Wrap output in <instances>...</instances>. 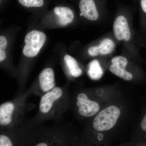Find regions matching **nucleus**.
<instances>
[{
  "label": "nucleus",
  "instance_id": "2eb2a0df",
  "mask_svg": "<svg viewBox=\"0 0 146 146\" xmlns=\"http://www.w3.org/2000/svg\"><path fill=\"white\" fill-rule=\"evenodd\" d=\"M138 142H145L146 139V113L142 118L140 125V132L134 137Z\"/></svg>",
  "mask_w": 146,
  "mask_h": 146
},
{
  "label": "nucleus",
  "instance_id": "1a4fd4ad",
  "mask_svg": "<svg viewBox=\"0 0 146 146\" xmlns=\"http://www.w3.org/2000/svg\"><path fill=\"white\" fill-rule=\"evenodd\" d=\"M79 7L81 13L87 19L94 21L98 18V13L94 0H81Z\"/></svg>",
  "mask_w": 146,
  "mask_h": 146
},
{
  "label": "nucleus",
  "instance_id": "f3484780",
  "mask_svg": "<svg viewBox=\"0 0 146 146\" xmlns=\"http://www.w3.org/2000/svg\"><path fill=\"white\" fill-rule=\"evenodd\" d=\"M72 146H96L92 145L86 140H84L83 138L81 137L80 139L79 138L75 143Z\"/></svg>",
  "mask_w": 146,
  "mask_h": 146
},
{
  "label": "nucleus",
  "instance_id": "a211bd4d",
  "mask_svg": "<svg viewBox=\"0 0 146 146\" xmlns=\"http://www.w3.org/2000/svg\"><path fill=\"white\" fill-rule=\"evenodd\" d=\"M7 42L6 38L3 36H0V50L4 51L7 46Z\"/></svg>",
  "mask_w": 146,
  "mask_h": 146
},
{
  "label": "nucleus",
  "instance_id": "7ed1b4c3",
  "mask_svg": "<svg viewBox=\"0 0 146 146\" xmlns=\"http://www.w3.org/2000/svg\"><path fill=\"white\" fill-rule=\"evenodd\" d=\"M78 139L70 124L63 120L43 125L31 146H72Z\"/></svg>",
  "mask_w": 146,
  "mask_h": 146
},
{
  "label": "nucleus",
  "instance_id": "f8f14e48",
  "mask_svg": "<svg viewBox=\"0 0 146 146\" xmlns=\"http://www.w3.org/2000/svg\"><path fill=\"white\" fill-rule=\"evenodd\" d=\"M88 73L92 79L96 80L101 78L103 74V71L98 60H94L90 62Z\"/></svg>",
  "mask_w": 146,
  "mask_h": 146
},
{
  "label": "nucleus",
  "instance_id": "aec40b11",
  "mask_svg": "<svg viewBox=\"0 0 146 146\" xmlns=\"http://www.w3.org/2000/svg\"><path fill=\"white\" fill-rule=\"evenodd\" d=\"M120 146H146V143L145 142H138L137 143L127 144Z\"/></svg>",
  "mask_w": 146,
  "mask_h": 146
},
{
  "label": "nucleus",
  "instance_id": "9b49d317",
  "mask_svg": "<svg viewBox=\"0 0 146 146\" xmlns=\"http://www.w3.org/2000/svg\"><path fill=\"white\" fill-rule=\"evenodd\" d=\"M64 60L67 71L66 72L69 76L77 78L81 75L82 70L74 58L67 54L64 56Z\"/></svg>",
  "mask_w": 146,
  "mask_h": 146
},
{
  "label": "nucleus",
  "instance_id": "0eeeda50",
  "mask_svg": "<svg viewBox=\"0 0 146 146\" xmlns=\"http://www.w3.org/2000/svg\"><path fill=\"white\" fill-rule=\"evenodd\" d=\"M46 35L42 31H33L27 35L23 53L27 57L36 56L46 42Z\"/></svg>",
  "mask_w": 146,
  "mask_h": 146
},
{
  "label": "nucleus",
  "instance_id": "f03ea898",
  "mask_svg": "<svg viewBox=\"0 0 146 146\" xmlns=\"http://www.w3.org/2000/svg\"><path fill=\"white\" fill-rule=\"evenodd\" d=\"M31 96L28 90L18 93L12 100L0 105V129L13 128L27 119L28 113L35 108L34 104L27 102Z\"/></svg>",
  "mask_w": 146,
  "mask_h": 146
},
{
  "label": "nucleus",
  "instance_id": "9d476101",
  "mask_svg": "<svg viewBox=\"0 0 146 146\" xmlns=\"http://www.w3.org/2000/svg\"><path fill=\"white\" fill-rule=\"evenodd\" d=\"M54 12L58 17V23L61 25H66L74 19V13L68 7H56L54 8Z\"/></svg>",
  "mask_w": 146,
  "mask_h": 146
},
{
  "label": "nucleus",
  "instance_id": "f257e3e1",
  "mask_svg": "<svg viewBox=\"0 0 146 146\" xmlns=\"http://www.w3.org/2000/svg\"><path fill=\"white\" fill-rule=\"evenodd\" d=\"M71 106V99L68 86H55L40 97L37 112L30 120L37 126L47 122L62 121L64 114Z\"/></svg>",
  "mask_w": 146,
  "mask_h": 146
},
{
  "label": "nucleus",
  "instance_id": "423d86ee",
  "mask_svg": "<svg viewBox=\"0 0 146 146\" xmlns=\"http://www.w3.org/2000/svg\"><path fill=\"white\" fill-rule=\"evenodd\" d=\"M54 74L51 68H45L40 73L37 83L28 89L31 96L41 97L55 87Z\"/></svg>",
  "mask_w": 146,
  "mask_h": 146
},
{
  "label": "nucleus",
  "instance_id": "ddd939ff",
  "mask_svg": "<svg viewBox=\"0 0 146 146\" xmlns=\"http://www.w3.org/2000/svg\"><path fill=\"white\" fill-rule=\"evenodd\" d=\"M125 67L121 65L112 64L110 67V72L120 78L126 81H129L133 78L132 74L126 70Z\"/></svg>",
  "mask_w": 146,
  "mask_h": 146
},
{
  "label": "nucleus",
  "instance_id": "5701e85b",
  "mask_svg": "<svg viewBox=\"0 0 146 146\" xmlns=\"http://www.w3.org/2000/svg\"><path fill=\"white\" fill-rule=\"evenodd\" d=\"M80 15L81 16H83V15H82V13H80Z\"/></svg>",
  "mask_w": 146,
  "mask_h": 146
},
{
  "label": "nucleus",
  "instance_id": "412c9836",
  "mask_svg": "<svg viewBox=\"0 0 146 146\" xmlns=\"http://www.w3.org/2000/svg\"><path fill=\"white\" fill-rule=\"evenodd\" d=\"M141 4L142 10L146 14V0H141Z\"/></svg>",
  "mask_w": 146,
  "mask_h": 146
},
{
  "label": "nucleus",
  "instance_id": "6e6552de",
  "mask_svg": "<svg viewBox=\"0 0 146 146\" xmlns=\"http://www.w3.org/2000/svg\"><path fill=\"white\" fill-rule=\"evenodd\" d=\"M115 37L119 40L128 41L131 37V32L127 21L124 16H120L115 19L113 25Z\"/></svg>",
  "mask_w": 146,
  "mask_h": 146
},
{
  "label": "nucleus",
  "instance_id": "39448f33",
  "mask_svg": "<svg viewBox=\"0 0 146 146\" xmlns=\"http://www.w3.org/2000/svg\"><path fill=\"white\" fill-rule=\"evenodd\" d=\"M72 106L74 108L76 115L81 118L93 117L100 110L98 103L91 100L88 93L83 91L76 94L74 99L71 100V107Z\"/></svg>",
  "mask_w": 146,
  "mask_h": 146
},
{
  "label": "nucleus",
  "instance_id": "20e7f679",
  "mask_svg": "<svg viewBox=\"0 0 146 146\" xmlns=\"http://www.w3.org/2000/svg\"><path fill=\"white\" fill-rule=\"evenodd\" d=\"M43 126L35 125L27 119L16 127L0 129V146H31Z\"/></svg>",
  "mask_w": 146,
  "mask_h": 146
},
{
  "label": "nucleus",
  "instance_id": "dca6fc26",
  "mask_svg": "<svg viewBox=\"0 0 146 146\" xmlns=\"http://www.w3.org/2000/svg\"><path fill=\"white\" fill-rule=\"evenodd\" d=\"M19 2L26 7H41L44 5L43 0H18Z\"/></svg>",
  "mask_w": 146,
  "mask_h": 146
},
{
  "label": "nucleus",
  "instance_id": "4be33fe9",
  "mask_svg": "<svg viewBox=\"0 0 146 146\" xmlns=\"http://www.w3.org/2000/svg\"><path fill=\"white\" fill-rule=\"evenodd\" d=\"M6 58V53L5 51L0 50V61H3Z\"/></svg>",
  "mask_w": 146,
  "mask_h": 146
},
{
  "label": "nucleus",
  "instance_id": "6ab92c4d",
  "mask_svg": "<svg viewBox=\"0 0 146 146\" xmlns=\"http://www.w3.org/2000/svg\"><path fill=\"white\" fill-rule=\"evenodd\" d=\"M88 53L91 56H96L100 54L98 46L90 47L88 50Z\"/></svg>",
  "mask_w": 146,
  "mask_h": 146
},
{
  "label": "nucleus",
  "instance_id": "4468645a",
  "mask_svg": "<svg viewBox=\"0 0 146 146\" xmlns=\"http://www.w3.org/2000/svg\"><path fill=\"white\" fill-rule=\"evenodd\" d=\"M100 54L106 55L109 54L114 50L115 44L111 39H105L101 42L98 46Z\"/></svg>",
  "mask_w": 146,
  "mask_h": 146
}]
</instances>
